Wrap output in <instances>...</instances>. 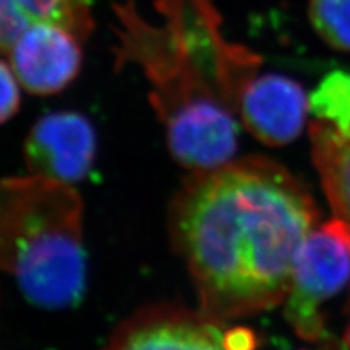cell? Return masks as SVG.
Listing matches in <instances>:
<instances>
[{"instance_id":"obj_1","label":"cell","mask_w":350,"mask_h":350,"mask_svg":"<svg viewBox=\"0 0 350 350\" xmlns=\"http://www.w3.org/2000/svg\"><path fill=\"white\" fill-rule=\"evenodd\" d=\"M319 222L311 194L279 163L247 158L196 171L175 194L170 232L200 311L219 321L275 308Z\"/></svg>"},{"instance_id":"obj_2","label":"cell","mask_w":350,"mask_h":350,"mask_svg":"<svg viewBox=\"0 0 350 350\" xmlns=\"http://www.w3.org/2000/svg\"><path fill=\"white\" fill-rule=\"evenodd\" d=\"M0 270L41 308L82 299L83 202L73 185L31 174L0 178Z\"/></svg>"},{"instance_id":"obj_3","label":"cell","mask_w":350,"mask_h":350,"mask_svg":"<svg viewBox=\"0 0 350 350\" xmlns=\"http://www.w3.org/2000/svg\"><path fill=\"white\" fill-rule=\"evenodd\" d=\"M350 280V225L340 217L323 224L304 239L293 261L284 317L299 337L333 343L321 305Z\"/></svg>"},{"instance_id":"obj_4","label":"cell","mask_w":350,"mask_h":350,"mask_svg":"<svg viewBox=\"0 0 350 350\" xmlns=\"http://www.w3.org/2000/svg\"><path fill=\"white\" fill-rule=\"evenodd\" d=\"M104 350H257L248 328L224 330L202 311L148 306L120 324Z\"/></svg>"},{"instance_id":"obj_5","label":"cell","mask_w":350,"mask_h":350,"mask_svg":"<svg viewBox=\"0 0 350 350\" xmlns=\"http://www.w3.org/2000/svg\"><path fill=\"white\" fill-rule=\"evenodd\" d=\"M234 109L221 96L203 94L157 109L171 155L193 172L231 162L238 146Z\"/></svg>"},{"instance_id":"obj_6","label":"cell","mask_w":350,"mask_h":350,"mask_svg":"<svg viewBox=\"0 0 350 350\" xmlns=\"http://www.w3.org/2000/svg\"><path fill=\"white\" fill-rule=\"evenodd\" d=\"M96 155L92 123L75 111L38 118L24 142V161L31 175L75 185L90 174Z\"/></svg>"},{"instance_id":"obj_7","label":"cell","mask_w":350,"mask_h":350,"mask_svg":"<svg viewBox=\"0 0 350 350\" xmlns=\"http://www.w3.org/2000/svg\"><path fill=\"white\" fill-rule=\"evenodd\" d=\"M82 41L51 22L31 25L8 51L19 85L32 95L62 92L81 72Z\"/></svg>"},{"instance_id":"obj_8","label":"cell","mask_w":350,"mask_h":350,"mask_svg":"<svg viewBox=\"0 0 350 350\" xmlns=\"http://www.w3.org/2000/svg\"><path fill=\"white\" fill-rule=\"evenodd\" d=\"M245 129L269 146L286 145L304 127L308 98L302 86L288 76H254L239 95L238 107Z\"/></svg>"},{"instance_id":"obj_9","label":"cell","mask_w":350,"mask_h":350,"mask_svg":"<svg viewBox=\"0 0 350 350\" xmlns=\"http://www.w3.org/2000/svg\"><path fill=\"white\" fill-rule=\"evenodd\" d=\"M91 12V0H0V51H9L40 22L62 25L85 40L94 28Z\"/></svg>"},{"instance_id":"obj_10","label":"cell","mask_w":350,"mask_h":350,"mask_svg":"<svg viewBox=\"0 0 350 350\" xmlns=\"http://www.w3.org/2000/svg\"><path fill=\"white\" fill-rule=\"evenodd\" d=\"M312 157L323 189L337 217L350 225V136L317 120L310 126Z\"/></svg>"},{"instance_id":"obj_11","label":"cell","mask_w":350,"mask_h":350,"mask_svg":"<svg viewBox=\"0 0 350 350\" xmlns=\"http://www.w3.org/2000/svg\"><path fill=\"white\" fill-rule=\"evenodd\" d=\"M308 109L317 120L350 136V73L334 70L325 75L308 96Z\"/></svg>"},{"instance_id":"obj_12","label":"cell","mask_w":350,"mask_h":350,"mask_svg":"<svg viewBox=\"0 0 350 350\" xmlns=\"http://www.w3.org/2000/svg\"><path fill=\"white\" fill-rule=\"evenodd\" d=\"M312 28L328 46L350 51V0H310Z\"/></svg>"},{"instance_id":"obj_13","label":"cell","mask_w":350,"mask_h":350,"mask_svg":"<svg viewBox=\"0 0 350 350\" xmlns=\"http://www.w3.org/2000/svg\"><path fill=\"white\" fill-rule=\"evenodd\" d=\"M19 105V82L12 68L0 60V124L12 118L18 113Z\"/></svg>"},{"instance_id":"obj_14","label":"cell","mask_w":350,"mask_h":350,"mask_svg":"<svg viewBox=\"0 0 350 350\" xmlns=\"http://www.w3.org/2000/svg\"><path fill=\"white\" fill-rule=\"evenodd\" d=\"M345 342H346L347 347L350 349V325H349V328H347V332H346V337H345Z\"/></svg>"}]
</instances>
